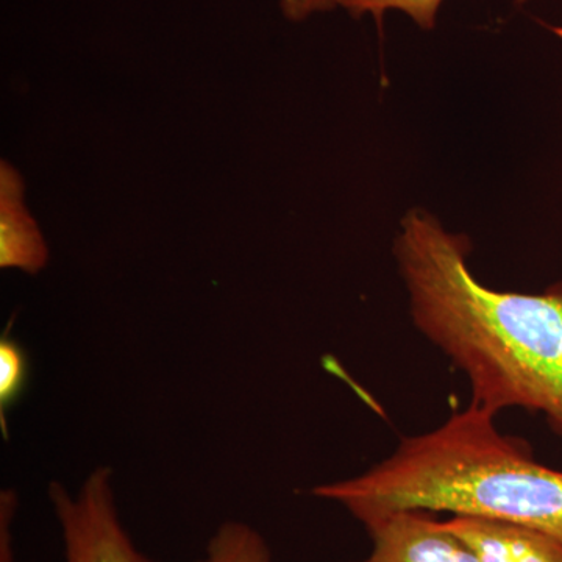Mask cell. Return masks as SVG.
<instances>
[{"label": "cell", "mask_w": 562, "mask_h": 562, "mask_svg": "<svg viewBox=\"0 0 562 562\" xmlns=\"http://www.w3.org/2000/svg\"><path fill=\"white\" fill-rule=\"evenodd\" d=\"M366 531L372 541L371 552L353 562H476L436 514L395 513Z\"/></svg>", "instance_id": "277c9868"}, {"label": "cell", "mask_w": 562, "mask_h": 562, "mask_svg": "<svg viewBox=\"0 0 562 562\" xmlns=\"http://www.w3.org/2000/svg\"><path fill=\"white\" fill-rule=\"evenodd\" d=\"M49 501L60 525L65 562H160L140 552L125 530L110 468L94 469L77 492L50 483Z\"/></svg>", "instance_id": "3957f363"}, {"label": "cell", "mask_w": 562, "mask_h": 562, "mask_svg": "<svg viewBox=\"0 0 562 562\" xmlns=\"http://www.w3.org/2000/svg\"><path fill=\"white\" fill-rule=\"evenodd\" d=\"M199 562H273L271 547L260 532L244 522L222 524Z\"/></svg>", "instance_id": "52a82bcc"}, {"label": "cell", "mask_w": 562, "mask_h": 562, "mask_svg": "<svg viewBox=\"0 0 562 562\" xmlns=\"http://www.w3.org/2000/svg\"><path fill=\"white\" fill-rule=\"evenodd\" d=\"M495 419L469 403L432 430L403 438L369 471L312 494L364 528L401 512L446 513L527 525L562 543V471L536 460Z\"/></svg>", "instance_id": "7a4b0ae2"}, {"label": "cell", "mask_w": 562, "mask_h": 562, "mask_svg": "<svg viewBox=\"0 0 562 562\" xmlns=\"http://www.w3.org/2000/svg\"><path fill=\"white\" fill-rule=\"evenodd\" d=\"M442 0H339L355 18L371 13L376 22H382L387 10H401L409 14L422 29L435 27L436 13Z\"/></svg>", "instance_id": "9c48e42d"}, {"label": "cell", "mask_w": 562, "mask_h": 562, "mask_svg": "<svg viewBox=\"0 0 562 562\" xmlns=\"http://www.w3.org/2000/svg\"><path fill=\"white\" fill-rule=\"evenodd\" d=\"M29 376L27 353L9 335L0 339V424L7 436L5 412L20 397Z\"/></svg>", "instance_id": "ba28073f"}, {"label": "cell", "mask_w": 562, "mask_h": 562, "mask_svg": "<svg viewBox=\"0 0 562 562\" xmlns=\"http://www.w3.org/2000/svg\"><path fill=\"white\" fill-rule=\"evenodd\" d=\"M339 0H280L281 11L290 21H303L316 11H330Z\"/></svg>", "instance_id": "8fae6325"}, {"label": "cell", "mask_w": 562, "mask_h": 562, "mask_svg": "<svg viewBox=\"0 0 562 562\" xmlns=\"http://www.w3.org/2000/svg\"><path fill=\"white\" fill-rule=\"evenodd\" d=\"M443 525L476 562H562V543L527 525L473 516H449Z\"/></svg>", "instance_id": "5b68a950"}, {"label": "cell", "mask_w": 562, "mask_h": 562, "mask_svg": "<svg viewBox=\"0 0 562 562\" xmlns=\"http://www.w3.org/2000/svg\"><path fill=\"white\" fill-rule=\"evenodd\" d=\"M16 492L3 490L0 492V562H14L13 519L16 516Z\"/></svg>", "instance_id": "30bf717a"}, {"label": "cell", "mask_w": 562, "mask_h": 562, "mask_svg": "<svg viewBox=\"0 0 562 562\" xmlns=\"http://www.w3.org/2000/svg\"><path fill=\"white\" fill-rule=\"evenodd\" d=\"M394 251L414 325L468 379L472 405L541 414L562 438V281L491 290L469 269V239L424 210L403 217Z\"/></svg>", "instance_id": "6da1fadb"}, {"label": "cell", "mask_w": 562, "mask_h": 562, "mask_svg": "<svg viewBox=\"0 0 562 562\" xmlns=\"http://www.w3.org/2000/svg\"><path fill=\"white\" fill-rule=\"evenodd\" d=\"M49 250L38 224L24 205L20 172L0 165V268L21 269L36 276L46 268Z\"/></svg>", "instance_id": "8992f818"}]
</instances>
